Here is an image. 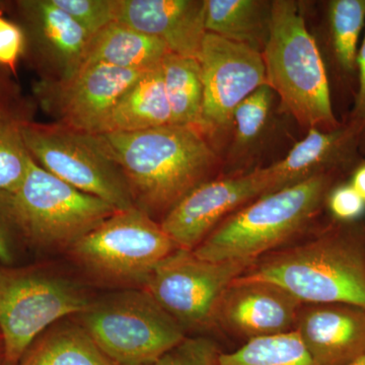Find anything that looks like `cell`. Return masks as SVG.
Segmentation results:
<instances>
[{
	"mask_svg": "<svg viewBox=\"0 0 365 365\" xmlns=\"http://www.w3.org/2000/svg\"><path fill=\"white\" fill-rule=\"evenodd\" d=\"M218 365H316L299 334L292 331L245 343L222 352Z\"/></svg>",
	"mask_w": 365,
	"mask_h": 365,
	"instance_id": "484cf974",
	"label": "cell"
},
{
	"mask_svg": "<svg viewBox=\"0 0 365 365\" xmlns=\"http://www.w3.org/2000/svg\"><path fill=\"white\" fill-rule=\"evenodd\" d=\"M16 235L13 220L0 204V263L4 266H11L16 260Z\"/></svg>",
	"mask_w": 365,
	"mask_h": 365,
	"instance_id": "d6a6232c",
	"label": "cell"
},
{
	"mask_svg": "<svg viewBox=\"0 0 365 365\" xmlns=\"http://www.w3.org/2000/svg\"><path fill=\"white\" fill-rule=\"evenodd\" d=\"M253 263L206 261L179 249L153 270L143 289L185 331L211 329L220 297Z\"/></svg>",
	"mask_w": 365,
	"mask_h": 365,
	"instance_id": "30bf717a",
	"label": "cell"
},
{
	"mask_svg": "<svg viewBox=\"0 0 365 365\" xmlns=\"http://www.w3.org/2000/svg\"><path fill=\"white\" fill-rule=\"evenodd\" d=\"M222 350L215 340L186 337L153 364L146 365H218Z\"/></svg>",
	"mask_w": 365,
	"mask_h": 365,
	"instance_id": "83f0119b",
	"label": "cell"
},
{
	"mask_svg": "<svg viewBox=\"0 0 365 365\" xmlns=\"http://www.w3.org/2000/svg\"><path fill=\"white\" fill-rule=\"evenodd\" d=\"M20 125L31 157L50 174L116 210L136 206L121 168L96 134L59 123Z\"/></svg>",
	"mask_w": 365,
	"mask_h": 365,
	"instance_id": "ba28073f",
	"label": "cell"
},
{
	"mask_svg": "<svg viewBox=\"0 0 365 365\" xmlns=\"http://www.w3.org/2000/svg\"><path fill=\"white\" fill-rule=\"evenodd\" d=\"M349 182L365 202V160H361L353 170Z\"/></svg>",
	"mask_w": 365,
	"mask_h": 365,
	"instance_id": "836d02e7",
	"label": "cell"
},
{
	"mask_svg": "<svg viewBox=\"0 0 365 365\" xmlns=\"http://www.w3.org/2000/svg\"><path fill=\"white\" fill-rule=\"evenodd\" d=\"M25 41L20 26L0 16V64L14 67L23 54Z\"/></svg>",
	"mask_w": 365,
	"mask_h": 365,
	"instance_id": "1f68e13d",
	"label": "cell"
},
{
	"mask_svg": "<svg viewBox=\"0 0 365 365\" xmlns=\"http://www.w3.org/2000/svg\"><path fill=\"white\" fill-rule=\"evenodd\" d=\"M76 283L34 269L0 267V335L4 365H18L47 329L91 306Z\"/></svg>",
	"mask_w": 365,
	"mask_h": 365,
	"instance_id": "52a82bcc",
	"label": "cell"
},
{
	"mask_svg": "<svg viewBox=\"0 0 365 365\" xmlns=\"http://www.w3.org/2000/svg\"><path fill=\"white\" fill-rule=\"evenodd\" d=\"M121 168L134 202L150 216H165L190 191L222 175L220 153L202 131L165 125L96 134Z\"/></svg>",
	"mask_w": 365,
	"mask_h": 365,
	"instance_id": "6da1fadb",
	"label": "cell"
},
{
	"mask_svg": "<svg viewBox=\"0 0 365 365\" xmlns=\"http://www.w3.org/2000/svg\"><path fill=\"white\" fill-rule=\"evenodd\" d=\"M359 144L344 123L332 131L309 129L284 157L262 168L268 193L324 173L351 175L361 160Z\"/></svg>",
	"mask_w": 365,
	"mask_h": 365,
	"instance_id": "ac0fdd59",
	"label": "cell"
},
{
	"mask_svg": "<svg viewBox=\"0 0 365 365\" xmlns=\"http://www.w3.org/2000/svg\"><path fill=\"white\" fill-rule=\"evenodd\" d=\"M295 332L316 365H350L365 354V309L348 304H304Z\"/></svg>",
	"mask_w": 365,
	"mask_h": 365,
	"instance_id": "e0dca14e",
	"label": "cell"
},
{
	"mask_svg": "<svg viewBox=\"0 0 365 365\" xmlns=\"http://www.w3.org/2000/svg\"><path fill=\"white\" fill-rule=\"evenodd\" d=\"M81 326L116 365L153 364L182 342L186 331L145 290H127L93 302Z\"/></svg>",
	"mask_w": 365,
	"mask_h": 365,
	"instance_id": "8992f818",
	"label": "cell"
},
{
	"mask_svg": "<svg viewBox=\"0 0 365 365\" xmlns=\"http://www.w3.org/2000/svg\"><path fill=\"white\" fill-rule=\"evenodd\" d=\"M0 365H4V343H2L1 335H0Z\"/></svg>",
	"mask_w": 365,
	"mask_h": 365,
	"instance_id": "d590c367",
	"label": "cell"
},
{
	"mask_svg": "<svg viewBox=\"0 0 365 365\" xmlns=\"http://www.w3.org/2000/svg\"><path fill=\"white\" fill-rule=\"evenodd\" d=\"M169 53L162 41L114 21L91 37L81 67L101 63L148 71L160 66Z\"/></svg>",
	"mask_w": 365,
	"mask_h": 365,
	"instance_id": "ffe728a7",
	"label": "cell"
},
{
	"mask_svg": "<svg viewBox=\"0 0 365 365\" xmlns=\"http://www.w3.org/2000/svg\"><path fill=\"white\" fill-rule=\"evenodd\" d=\"M21 121L11 119L0 126V198L18 191L32 160L21 132Z\"/></svg>",
	"mask_w": 365,
	"mask_h": 365,
	"instance_id": "4316f807",
	"label": "cell"
},
{
	"mask_svg": "<svg viewBox=\"0 0 365 365\" xmlns=\"http://www.w3.org/2000/svg\"><path fill=\"white\" fill-rule=\"evenodd\" d=\"M326 208L334 220L356 222L364 215L365 202L349 182L343 181L331 190L327 198Z\"/></svg>",
	"mask_w": 365,
	"mask_h": 365,
	"instance_id": "f546056e",
	"label": "cell"
},
{
	"mask_svg": "<svg viewBox=\"0 0 365 365\" xmlns=\"http://www.w3.org/2000/svg\"><path fill=\"white\" fill-rule=\"evenodd\" d=\"M0 204L19 235L41 248H71L118 211L50 174L33 158L20 188Z\"/></svg>",
	"mask_w": 365,
	"mask_h": 365,
	"instance_id": "5b68a950",
	"label": "cell"
},
{
	"mask_svg": "<svg viewBox=\"0 0 365 365\" xmlns=\"http://www.w3.org/2000/svg\"><path fill=\"white\" fill-rule=\"evenodd\" d=\"M203 83V131L222 150L237 108L267 85L260 52L206 33L198 58Z\"/></svg>",
	"mask_w": 365,
	"mask_h": 365,
	"instance_id": "8fae6325",
	"label": "cell"
},
{
	"mask_svg": "<svg viewBox=\"0 0 365 365\" xmlns=\"http://www.w3.org/2000/svg\"><path fill=\"white\" fill-rule=\"evenodd\" d=\"M272 0H205L206 33L263 52L270 34Z\"/></svg>",
	"mask_w": 365,
	"mask_h": 365,
	"instance_id": "7402d4cb",
	"label": "cell"
},
{
	"mask_svg": "<svg viewBox=\"0 0 365 365\" xmlns=\"http://www.w3.org/2000/svg\"><path fill=\"white\" fill-rule=\"evenodd\" d=\"M302 304L284 288L240 276L218 300L211 329L242 344L292 332Z\"/></svg>",
	"mask_w": 365,
	"mask_h": 365,
	"instance_id": "4fadbf2b",
	"label": "cell"
},
{
	"mask_svg": "<svg viewBox=\"0 0 365 365\" xmlns=\"http://www.w3.org/2000/svg\"><path fill=\"white\" fill-rule=\"evenodd\" d=\"M115 21L162 41L170 53L198 59L205 0H116Z\"/></svg>",
	"mask_w": 365,
	"mask_h": 365,
	"instance_id": "2e32d148",
	"label": "cell"
},
{
	"mask_svg": "<svg viewBox=\"0 0 365 365\" xmlns=\"http://www.w3.org/2000/svg\"><path fill=\"white\" fill-rule=\"evenodd\" d=\"M91 37L115 21L116 0H52Z\"/></svg>",
	"mask_w": 365,
	"mask_h": 365,
	"instance_id": "f1b7e54d",
	"label": "cell"
},
{
	"mask_svg": "<svg viewBox=\"0 0 365 365\" xmlns=\"http://www.w3.org/2000/svg\"><path fill=\"white\" fill-rule=\"evenodd\" d=\"M172 125L203 131V83L198 59L169 53L162 62ZM205 134V133H204Z\"/></svg>",
	"mask_w": 365,
	"mask_h": 365,
	"instance_id": "d4e9b609",
	"label": "cell"
},
{
	"mask_svg": "<svg viewBox=\"0 0 365 365\" xmlns=\"http://www.w3.org/2000/svg\"><path fill=\"white\" fill-rule=\"evenodd\" d=\"M350 365H365V354L364 356L360 357L359 359H357L356 361L353 362V364Z\"/></svg>",
	"mask_w": 365,
	"mask_h": 365,
	"instance_id": "8d00e7d4",
	"label": "cell"
},
{
	"mask_svg": "<svg viewBox=\"0 0 365 365\" xmlns=\"http://www.w3.org/2000/svg\"><path fill=\"white\" fill-rule=\"evenodd\" d=\"M279 101L267 85L262 86L237 108L220 150V176L249 174L264 163L287 134Z\"/></svg>",
	"mask_w": 365,
	"mask_h": 365,
	"instance_id": "9a60e30c",
	"label": "cell"
},
{
	"mask_svg": "<svg viewBox=\"0 0 365 365\" xmlns=\"http://www.w3.org/2000/svg\"><path fill=\"white\" fill-rule=\"evenodd\" d=\"M18 365H116L76 324L50 327L30 346Z\"/></svg>",
	"mask_w": 365,
	"mask_h": 365,
	"instance_id": "603a6c76",
	"label": "cell"
},
{
	"mask_svg": "<svg viewBox=\"0 0 365 365\" xmlns=\"http://www.w3.org/2000/svg\"><path fill=\"white\" fill-rule=\"evenodd\" d=\"M9 120H11V118L7 117L6 111L2 109L1 104H0V126H1L2 124L6 123Z\"/></svg>",
	"mask_w": 365,
	"mask_h": 365,
	"instance_id": "e575fe53",
	"label": "cell"
},
{
	"mask_svg": "<svg viewBox=\"0 0 365 365\" xmlns=\"http://www.w3.org/2000/svg\"><path fill=\"white\" fill-rule=\"evenodd\" d=\"M172 125L162 64L144 72L110 113L100 133L132 132Z\"/></svg>",
	"mask_w": 365,
	"mask_h": 365,
	"instance_id": "44dd1931",
	"label": "cell"
},
{
	"mask_svg": "<svg viewBox=\"0 0 365 365\" xmlns=\"http://www.w3.org/2000/svg\"><path fill=\"white\" fill-rule=\"evenodd\" d=\"M344 177L324 173L259 197L227 216L192 252L210 262L258 260L309 232Z\"/></svg>",
	"mask_w": 365,
	"mask_h": 365,
	"instance_id": "3957f363",
	"label": "cell"
},
{
	"mask_svg": "<svg viewBox=\"0 0 365 365\" xmlns=\"http://www.w3.org/2000/svg\"><path fill=\"white\" fill-rule=\"evenodd\" d=\"M242 278L284 288L302 304L365 309V222L331 218L254 262Z\"/></svg>",
	"mask_w": 365,
	"mask_h": 365,
	"instance_id": "7a4b0ae2",
	"label": "cell"
},
{
	"mask_svg": "<svg viewBox=\"0 0 365 365\" xmlns=\"http://www.w3.org/2000/svg\"><path fill=\"white\" fill-rule=\"evenodd\" d=\"M261 54L267 86L292 121L307 132L342 126L334 114L325 58L307 25L304 2L272 0L270 34Z\"/></svg>",
	"mask_w": 365,
	"mask_h": 365,
	"instance_id": "277c9868",
	"label": "cell"
},
{
	"mask_svg": "<svg viewBox=\"0 0 365 365\" xmlns=\"http://www.w3.org/2000/svg\"><path fill=\"white\" fill-rule=\"evenodd\" d=\"M365 25V0H330L326 4V49L340 76L356 78L360 37Z\"/></svg>",
	"mask_w": 365,
	"mask_h": 365,
	"instance_id": "cb8c5ba5",
	"label": "cell"
},
{
	"mask_svg": "<svg viewBox=\"0 0 365 365\" xmlns=\"http://www.w3.org/2000/svg\"><path fill=\"white\" fill-rule=\"evenodd\" d=\"M144 72L88 64L69 81L44 86L45 103L59 124L98 134L118 101Z\"/></svg>",
	"mask_w": 365,
	"mask_h": 365,
	"instance_id": "5bb4252c",
	"label": "cell"
},
{
	"mask_svg": "<svg viewBox=\"0 0 365 365\" xmlns=\"http://www.w3.org/2000/svg\"><path fill=\"white\" fill-rule=\"evenodd\" d=\"M19 6L41 51L56 67L57 81L73 78L83 66L90 34L52 0H24Z\"/></svg>",
	"mask_w": 365,
	"mask_h": 365,
	"instance_id": "d6986e66",
	"label": "cell"
},
{
	"mask_svg": "<svg viewBox=\"0 0 365 365\" xmlns=\"http://www.w3.org/2000/svg\"><path fill=\"white\" fill-rule=\"evenodd\" d=\"M268 193L261 169L237 176H220L190 191L160 225L178 248L193 251L227 216Z\"/></svg>",
	"mask_w": 365,
	"mask_h": 365,
	"instance_id": "7c38bea8",
	"label": "cell"
},
{
	"mask_svg": "<svg viewBox=\"0 0 365 365\" xmlns=\"http://www.w3.org/2000/svg\"><path fill=\"white\" fill-rule=\"evenodd\" d=\"M356 81L354 102L344 124L356 138L360 155L365 157V34L357 56Z\"/></svg>",
	"mask_w": 365,
	"mask_h": 365,
	"instance_id": "4dcf8cb0",
	"label": "cell"
},
{
	"mask_svg": "<svg viewBox=\"0 0 365 365\" xmlns=\"http://www.w3.org/2000/svg\"><path fill=\"white\" fill-rule=\"evenodd\" d=\"M69 249L83 267L98 277L141 284L179 250L160 223L137 206L116 211Z\"/></svg>",
	"mask_w": 365,
	"mask_h": 365,
	"instance_id": "9c48e42d",
	"label": "cell"
}]
</instances>
